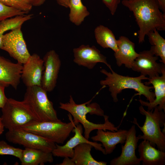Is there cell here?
<instances>
[{"label":"cell","instance_id":"obj_1","mask_svg":"<svg viewBox=\"0 0 165 165\" xmlns=\"http://www.w3.org/2000/svg\"><path fill=\"white\" fill-rule=\"evenodd\" d=\"M93 98L83 104H77L70 95L68 102L60 103V108L68 112L73 116L75 122L80 123L83 126L84 137L88 140L91 132L94 130H118V127L109 121V116L104 114L100 105L96 102L90 103Z\"/></svg>","mask_w":165,"mask_h":165},{"label":"cell","instance_id":"obj_2","mask_svg":"<svg viewBox=\"0 0 165 165\" xmlns=\"http://www.w3.org/2000/svg\"><path fill=\"white\" fill-rule=\"evenodd\" d=\"M122 3L132 11L139 27L138 42L142 43L150 31L165 30V13L160 11L156 0H123Z\"/></svg>","mask_w":165,"mask_h":165},{"label":"cell","instance_id":"obj_3","mask_svg":"<svg viewBox=\"0 0 165 165\" xmlns=\"http://www.w3.org/2000/svg\"><path fill=\"white\" fill-rule=\"evenodd\" d=\"M110 70L111 72L104 69L100 70V72L106 77L105 79L100 81V83L103 87H108V90L114 102L118 101V94L126 89H133L138 93L137 94L143 95L149 102H152L154 100V93L151 90L153 89V86L146 85L142 82L143 80H148V78L141 75L136 77L124 76L117 74L112 68Z\"/></svg>","mask_w":165,"mask_h":165},{"label":"cell","instance_id":"obj_4","mask_svg":"<svg viewBox=\"0 0 165 165\" xmlns=\"http://www.w3.org/2000/svg\"><path fill=\"white\" fill-rule=\"evenodd\" d=\"M139 110L141 114L145 116V119L142 126L139 125L135 118L132 122L143 132L142 135H138V139L147 140L153 146H156L158 149L165 152V134L161 129L165 126V112L159 110L157 106L153 110L146 111L141 105Z\"/></svg>","mask_w":165,"mask_h":165},{"label":"cell","instance_id":"obj_5","mask_svg":"<svg viewBox=\"0 0 165 165\" xmlns=\"http://www.w3.org/2000/svg\"><path fill=\"white\" fill-rule=\"evenodd\" d=\"M47 92L41 86L27 87L23 101L40 122L59 121Z\"/></svg>","mask_w":165,"mask_h":165},{"label":"cell","instance_id":"obj_6","mask_svg":"<svg viewBox=\"0 0 165 165\" xmlns=\"http://www.w3.org/2000/svg\"><path fill=\"white\" fill-rule=\"evenodd\" d=\"M68 116L70 122H37L24 126L22 128L45 138L56 144H63L69 137L75 126L79 124L73 120L71 115Z\"/></svg>","mask_w":165,"mask_h":165},{"label":"cell","instance_id":"obj_7","mask_svg":"<svg viewBox=\"0 0 165 165\" xmlns=\"http://www.w3.org/2000/svg\"><path fill=\"white\" fill-rule=\"evenodd\" d=\"M2 109V121L4 127L8 130L20 128L40 122L23 101L7 98Z\"/></svg>","mask_w":165,"mask_h":165},{"label":"cell","instance_id":"obj_8","mask_svg":"<svg viewBox=\"0 0 165 165\" xmlns=\"http://www.w3.org/2000/svg\"><path fill=\"white\" fill-rule=\"evenodd\" d=\"M5 136L8 141L22 145L25 148L52 152L56 147V144L54 142L21 128L9 130Z\"/></svg>","mask_w":165,"mask_h":165},{"label":"cell","instance_id":"obj_9","mask_svg":"<svg viewBox=\"0 0 165 165\" xmlns=\"http://www.w3.org/2000/svg\"><path fill=\"white\" fill-rule=\"evenodd\" d=\"M21 28L11 30L4 34L1 49L7 52L18 63L23 64L31 55L28 49Z\"/></svg>","mask_w":165,"mask_h":165},{"label":"cell","instance_id":"obj_10","mask_svg":"<svg viewBox=\"0 0 165 165\" xmlns=\"http://www.w3.org/2000/svg\"><path fill=\"white\" fill-rule=\"evenodd\" d=\"M43 60L44 69L41 83V86L47 92H50L55 87L61 66L58 55L54 50L47 52Z\"/></svg>","mask_w":165,"mask_h":165},{"label":"cell","instance_id":"obj_11","mask_svg":"<svg viewBox=\"0 0 165 165\" xmlns=\"http://www.w3.org/2000/svg\"><path fill=\"white\" fill-rule=\"evenodd\" d=\"M72 132L75 133L73 137L68 140L65 144L60 145L56 144V147L52 151L53 156L72 158L73 156L74 148L78 145L83 143H88L92 145L97 150L101 152L105 155V152L102 145L96 142H92L86 139L82 135V127L81 124L76 125Z\"/></svg>","mask_w":165,"mask_h":165},{"label":"cell","instance_id":"obj_12","mask_svg":"<svg viewBox=\"0 0 165 165\" xmlns=\"http://www.w3.org/2000/svg\"><path fill=\"white\" fill-rule=\"evenodd\" d=\"M74 62L79 66L91 69L98 63L105 64L110 69L111 66L107 62L106 57L94 46L82 45L73 49Z\"/></svg>","mask_w":165,"mask_h":165},{"label":"cell","instance_id":"obj_13","mask_svg":"<svg viewBox=\"0 0 165 165\" xmlns=\"http://www.w3.org/2000/svg\"><path fill=\"white\" fill-rule=\"evenodd\" d=\"M136 131L134 125L127 131L126 140L124 145H122L120 155L112 159L111 165H139L141 161L136 155L135 150L139 140L136 136Z\"/></svg>","mask_w":165,"mask_h":165},{"label":"cell","instance_id":"obj_14","mask_svg":"<svg viewBox=\"0 0 165 165\" xmlns=\"http://www.w3.org/2000/svg\"><path fill=\"white\" fill-rule=\"evenodd\" d=\"M135 59L131 69L134 71L140 72L149 78L161 74L165 64L157 62L158 57L155 56L150 50L140 52Z\"/></svg>","mask_w":165,"mask_h":165},{"label":"cell","instance_id":"obj_15","mask_svg":"<svg viewBox=\"0 0 165 165\" xmlns=\"http://www.w3.org/2000/svg\"><path fill=\"white\" fill-rule=\"evenodd\" d=\"M44 69L43 59L36 53L31 55L23 65L21 79L27 87L41 86Z\"/></svg>","mask_w":165,"mask_h":165},{"label":"cell","instance_id":"obj_16","mask_svg":"<svg viewBox=\"0 0 165 165\" xmlns=\"http://www.w3.org/2000/svg\"><path fill=\"white\" fill-rule=\"evenodd\" d=\"M23 64L14 63L0 55V84L16 90L21 79Z\"/></svg>","mask_w":165,"mask_h":165},{"label":"cell","instance_id":"obj_17","mask_svg":"<svg viewBox=\"0 0 165 165\" xmlns=\"http://www.w3.org/2000/svg\"><path fill=\"white\" fill-rule=\"evenodd\" d=\"M161 76L148 78V81L144 83L147 86L152 84L154 89L155 99L151 102L138 100L143 106L147 107L149 111L153 110L157 106L160 111L165 112V66L163 68Z\"/></svg>","mask_w":165,"mask_h":165},{"label":"cell","instance_id":"obj_18","mask_svg":"<svg viewBox=\"0 0 165 165\" xmlns=\"http://www.w3.org/2000/svg\"><path fill=\"white\" fill-rule=\"evenodd\" d=\"M118 49L114 56L118 66L124 65L129 69L132 65L139 53L135 49V44L128 38L121 36L117 40Z\"/></svg>","mask_w":165,"mask_h":165},{"label":"cell","instance_id":"obj_19","mask_svg":"<svg viewBox=\"0 0 165 165\" xmlns=\"http://www.w3.org/2000/svg\"><path fill=\"white\" fill-rule=\"evenodd\" d=\"M127 130L120 129L117 131H104L97 130L96 134L92 136L91 139L95 141H100L104 147L105 155L112 153L116 145L124 143L126 139Z\"/></svg>","mask_w":165,"mask_h":165},{"label":"cell","instance_id":"obj_20","mask_svg":"<svg viewBox=\"0 0 165 165\" xmlns=\"http://www.w3.org/2000/svg\"><path fill=\"white\" fill-rule=\"evenodd\" d=\"M138 147L143 165H165V152L156 149L146 140L142 141Z\"/></svg>","mask_w":165,"mask_h":165},{"label":"cell","instance_id":"obj_21","mask_svg":"<svg viewBox=\"0 0 165 165\" xmlns=\"http://www.w3.org/2000/svg\"><path fill=\"white\" fill-rule=\"evenodd\" d=\"M53 156L52 152L25 148L23 149L20 160L22 165H44L46 163L53 162Z\"/></svg>","mask_w":165,"mask_h":165},{"label":"cell","instance_id":"obj_22","mask_svg":"<svg viewBox=\"0 0 165 165\" xmlns=\"http://www.w3.org/2000/svg\"><path fill=\"white\" fill-rule=\"evenodd\" d=\"M93 146L88 143L80 144L74 149V153L71 158L75 165H106L107 162L98 161L93 158L91 154Z\"/></svg>","mask_w":165,"mask_h":165},{"label":"cell","instance_id":"obj_23","mask_svg":"<svg viewBox=\"0 0 165 165\" xmlns=\"http://www.w3.org/2000/svg\"><path fill=\"white\" fill-rule=\"evenodd\" d=\"M95 37L98 44L104 48H110L114 53L118 49L117 40L112 31L107 27L100 25L94 31Z\"/></svg>","mask_w":165,"mask_h":165},{"label":"cell","instance_id":"obj_24","mask_svg":"<svg viewBox=\"0 0 165 165\" xmlns=\"http://www.w3.org/2000/svg\"><path fill=\"white\" fill-rule=\"evenodd\" d=\"M68 8L70 21L76 26H79L90 14L86 7L81 0H69Z\"/></svg>","mask_w":165,"mask_h":165},{"label":"cell","instance_id":"obj_25","mask_svg":"<svg viewBox=\"0 0 165 165\" xmlns=\"http://www.w3.org/2000/svg\"><path fill=\"white\" fill-rule=\"evenodd\" d=\"M33 15L32 14L18 15L0 22V49L2 46L4 33L9 30L21 28L23 24L31 19Z\"/></svg>","mask_w":165,"mask_h":165},{"label":"cell","instance_id":"obj_26","mask_svg":"<svg viewBox=\"0 0 165 165\" xmlns=\"http://www.w3.org/2000/svg\"><path fill=\"white\" fill-rule=\"evenodd\" d=\"M147 35L152 46L150 50L155 56L160 57L161 63L165 64V39L156 29L150 32Z\"/></svg>","mask_w":165,"mask_h":165},{"label":"cell","instance_id":"obj_27","mask_svg":"<svg viewBox=\"0 0 165 165\" xmlns=\"http://www.w3.org/2000/svg\"><path fill=\"white\" fill-rule=\"evenodd\" d=\"M23 149L9 145L3 140L0 141V155H9L16 157L20 160Z\"/></svg>","mask_w":165,"mask_h":165},{"label":"cell","instance_id":"obj_28","mask_svg":"<svg viewBox=\"0 0 165 165\" xmlns=\"http://www.w3.org/2000/svg\"><path fill=\"white\" fill-rule=\"evenodd\" d=\"M26 14L28 13L6 6L0 2V22L17 16Z\"/></svg>","mask_w":165,"mask_h":165},{"label":"cell","instance_id":"obj_29","mask_svg":"<svg viewBox=\"0 0 165 165\" xmlns=\"http://www.w3.org/2000/svg\"><path fill=\"white\" fill-rule=\"evenodd\" d=\"M0 2L6 6L28 13L32 7L25 0H0Z\"/></svg>","mask_w":165,"mask_h":165},{"label":"cell","instance_id":"obj_30","mask_svg":"<svg viewBox=\"0 0 165 165\" xmlns=\"http://www.w3.org/2000/svg\"><path fill=\"white\" fill-rule=\"evenodd\" d=\"M112 15L115 13L120 0H102Z\"/></svg>","mask_w":165,"mask_h":165},{"label":"cell","instance_id":"obj_31","mask_svg":"<svg viewBox=\"0 0 165 165\" xmlns=\"http://www.w3.org/2000/svg\"><path fill=\"white\" fill-rule=\"evenodd\" d=\"M5 86L0 84V108H2L4 107L7 99L5 94Z\"/></svg>","mask_w":165,"mask_h":165},{"label":"cell","instance_id":"obj_32","mask_svg":"<svg viewBox=\"0 0 165 165\" xmlns=\"http://www.w3.org/2000/svg\"><path fill=\"white\" fill-rule=\"evenodd\" d=\"M32 6H39L43 5L46 0H25Z\"/></svg>","mask_w":165,"mask_h":165},{"label":"cell","instance_id":"obj_33","mask_svg":"<svg viewBox=\"0 0 165 165\" xmlns=\"http://www.w3.org/2000/svg\"><path fill=\"white\" fill-rule=\"evenodd\" d=\"M58 165H75L74 162L71 158L69 157H65L62 162Z\"/></svg>","mask_w":165,"mask_h":165},{"label":"cell","instance_id":"obj_34","mask_svg":"<svg viewBox=\"0 0 165 165\" xmlns=\"http://www.w3.org/2000/svg\"><path fill=\"white\" fill-rule=\"evenodd\" d=\"M60 5L66 8H68L69 0H56Z\"/></svg>","mask_w":165,"mask_h":165},{"label":"cell","instance_id":"obj_35","mask_svg":"<svg viewBox=\"0 0 165 165\" xmlns=\"http://www.w3.org/2000/svg\"><path fill=\"white\" fill-rule=\"evenodd\" d=\"M158 3L160 9L163 13H165V0H156Z\"/></svg>","mask_w":165,"mask_h":165},{"label":"cell","instance_id":"obj_36","mask_svg":"<svg viewBox=\"0 0 165 165\" xmlns=\"http://www.w3.org/2000/svg\"><path fill=\"white\" fill-rule=\"evenodd\" d=\"M4 127L1 117H0V135L4 131Z\"/></svg>","mask_w":165,"mask_h":165},{"label":"cell","instance_id":"obj_37","mask_svg":"<svg viewBox=\"0 0 165 165\" xmlns=\"http://www.w3.org/2000/svg\"></svg>","mask_w":165,"mask_h":165}]
</instances>
